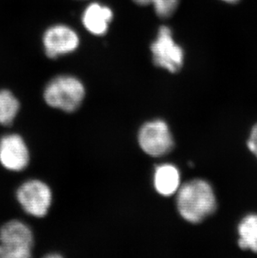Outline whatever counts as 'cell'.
Wrapping results in <instances>:
<instances>
[{
	"label": "cell",
	"mask_w": 257,
	"mask_h": 258,
	"mask_svg": "<svg viewBox=\"0 0 257 258\" xmlns=\"http://www.w3.org/2000/svg\"><path fill=\"white\" fill-rule=\"evenodd\" d=\"M176 205L183 219L197 224L216 212L217 202L211 184L197 179L184 183L179 188Z\"/></svg>",
	"instance_id": "6da1fadb"
},
{
	"label": "cell",
	"mask_w": 257,
	"mask_h": 258,
	"mask_svg": "<svg viewBox=\"0 0 257 258\" xmlns=\"http://www.w3.org/2000/svg\"><path fill=\"white\" fill-rule=\"evenodd\" d=\"M85 95V86L75 76H56L47 84L44 100L50 107L74 112L80 107Z\"/></svg>",
	"instance_id": "7a4b0ae2"
},
{
	"label": "cell",
	"mask_w": 257,
	"mask_h": 258,
	"mask_svg": "<svg viewBox=\"0 0 257 258\" xmlns=\"http://www.w3.org/2000/svg\"><path fill=\"white\" fill-rule=\"evenodd\" d=\"M34 236L29 225L10 220L0 227V258H28L32 256Z\"/></svg>",
	"instance_id": "3957f363"
},
{
	"label": "cell",
	"mask_w": 257,
	"mask_h": 258,
	"mask_svg": "<svg viewBox=\"0 0 257 258\" xmlns=\"http://www.w3.org/2000/svg\"><path fill=\"white\" fill-rule=\"evenodd\" d=\"M15 197L26 214L38 218L48 214L53 198L49 185L38 179H30L20 184Z\"/></svg>",
	"instance_id": "277c9868"
},
{
	"label": "cell",
	"mask_w": 257,
	"mask_h": 258,
	"mask_svg": "<svg viewBox=\"0 0 257 258\" xmlns=\"http://www.w3.org/2000/svg\"><path fill=\"white\" fill-rule=\"evenodd\" d=\"M152 59L155 66L165 69L170 73L181 70L184 63V50L173 39L170 27L161 26L157 36L151 45Z\"/></svg>",
	"instance_id": "5b68a950"
},
{
	"label": "cell",
	"mask_w": 257,
	"mask_h": 258,
	"mask_svg": "<svg viewBox=\"0 0 257 258\" xmlns=\"http://www.w3.org/2000/svg\"><path fill=\"white\" fill-rule=\"evenodd\" d=\"M138 142L144 152L153 157L165 156L174 146L170 128L162 119L143 124L139 132Z\"/></svg>",
	"instance_id": "8992f818"
},
{
	"label": "cell",
	"mask_w": 257,
	"mask_h": 258,
	"mask_svg": "<svg viewBox=\"0 0 257 258\" xmlns=\"http://www.w3.org/2000/svg\"><path fill=\"white\" fill-rule=\"evenodd\" d=\"M30 160L25 139L16 133L0 137V165L7 171L20 172L27 168Z\"/></svg>",
	"instance_id": "52a82bcc"
},
{
	"label": "cell",
	"mask_w": 257,
	"mask_h": 258,
	"mask_svg": "<svg viewBox=\"0 0 257 258\" xmlns=\"http://www.w3.org/2000/svg\"><path fill=\"white\" fill-rule=\"evenodd\" d=\"M43 44L47 56L57 58L76 50L80 45V39L77 33L71 27L66 25H55L44 32Z\"/></svg>",
	"instance_id": "ba28073f"
},
{
	"label": "cell",
	"mask_w": 257,
	"mask_h": 258,
	"mask_svg": "<svg viewBox=\"0 0 257 258\" xmlns=\"http://www.w3.org/2000/svg\"><path fill=\"white\" fill-rule=\"evenodd\" d=\"M113 16L110 8L99 3H93L83 13V25L91 34L101 36L108 31Z\"/></svg>",
	"instance_id": "9c48e42d"
},
{
	"label": "cell",
	"mask_w": 257,
	"mask_h": 258,
	"mask_svg": "<svg viewBox=\"0 0 257 258\" xmlns=\"http://www.w3.org/2000/svg\"><path fill=\"white\" fill-rule=\"evenodd\" d=\"M154 185L156 191L161 196L174 195L180 187V171L172 164L156 166L154 173Z\"/></svg>",
	"instance_id": "30bf717a"
},
{
	"label": "cell",
	"mask_w": 257,
	"mask_h": 258,
	"mask_svg": "<svg viewBox=\"0 0 257 258\" xmlns=\"http://www.w3.org/2000/svg\"><path fill=\"white\" fill-rule=\"evenodd\" d=\"M238 246L242 250H249L257 253V214L243 217L238 224Z\"/></svg>",
	"instance_id": "8fae6325"
},
{
	"label": "cell",
	"mask_w": 257,
	"mask_h": 258,
	"mask_svg": "<svg viewBox=\"0 0 257 258\" xmlns=\"http://www.w3.org/2000/svg\"><path fill=\"white\" fill-rule=\"evenodd\" d=\"M20 110L19 99L9 90H0V125L9 126Z\"/></svg>",
	"instance_id": "7c38bea8"
},
{
	"label": "cell",
	"mask_w": 257,
	"mask_h": 258,
	"mask_svg": "<svg viewBox=\"0 0 257 258\" xmlns=\"http://www.w3.org/2000/svg\"><path fill=\"white\" fill-rule=\"evenodd\" d=\"M141 6L152 5L155 13L161 19H167L175 12L180 0H133Z\"/></svg>",
	"instance_id": "4fadbf2b"
},
{
	"label": "cell",
	"mask_w": 257,
	"mask_h": 258,
	"mask_svg": "<svg viewBox=\"0 0 257 258\" xmlns=\"http://www.w3.org/2000/svg\"><path fill=\"white\" fill-rule=\"evenodd\" d=\"M248 149L257 158V123L252 127L247 142Z\"/></svg>",
	"instance_id": "5bb4252c"
},
{
	"label": "cell",
	"mask_w": 257,
	"mask_h": 258,
	"mask_svg": "<svg viewBox=\"0 0 257 258\" xmlns=\"http://www.w3.org/2000/svg\"><path fill=\"white\" fill-rule=\"evenodd\" d=\"M60 255H58V254H48L47 255V257H59Z\"/></svg>",
	"instance_id": "9a60e30c"
},
{
	"label": "cell",
	"mask_w": 257,
	"mask_h": 258,
	"mask_svg": "<svg viewBox=\"0 0 257 258\" xmlns=\"http://www.w3.org/2000/svg\"><path fill=\"white\" fill-rule=\"evenodd\" d=\"M223 1L227 3H236L237 2L238 0H223Z\"/></svg>",
	"instance_id": "2e32d148"
}]
</instances>
